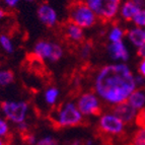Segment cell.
I'll list each match as a JSON object with an SVG mask.
<instances>
[{"mask_svg": "<svg viewBox=\"0 0 145 145\" xmlns=\"http://www.w3.org/2000/svg\"><path fill=\"white\" fill-rule=\"evenodd\" d=\"M94 92L110 106L127 102L137 88L135 75L126 63H113L99 68L93 79Z\"/></svg>", "mask_w": 145, "mask_h": 145, "instance_id": "obj_1", "label": "cell"}, {"mask_svg": "<svg viewBox=\"0 0 145 145\" xmlns=\"http://www.w3.org/2000/svg\"><path fill=\"white\" fill-rule=\"evenodd\" d=\"M52 119L58 128H71L80 125L84 117L78 110L76 103L66 102L56 110Z\"/></svg>", "mask_w": 145, "mask_h": 145, "instance_id": "obj_2", "label": "cell"}, {"mask_svg": "<svg viewBox=\"0 0 145 145\" xmlns=\"http://www.w3.org/2000/svg\"><path fill=\"white\" fill-rule=\"evenodd\" d=\"M97 16L91 8L84 1L73 3L69 9V22L77 24L83 29L94 27L97 22Z\"/></svg>", "mask_w": 145, "mask_h": 145, "instance_id": "obj_3", "label": "cell"}, {"mask_svg": "<svg viewBox=\"0 0 145 145\" xmlns=\"http://www.w3.org/2000/svg\"><path fill=\"white\" fill-rule=\"evenodd\" d=\"M4 119L15 125L27 122L29 106L25 101H4L0 106Z\"/></svg>", "mask_w": 145, "mask_h": 145, "instance_id": "obj_4", "label": "cell"}, {"mask_svg": "<svg viewBox=\"0 0 145 145\" xmlns=\"http://www.w3.org/2000/svg\"><path fill=\"white\" fill-rule=\"evenodd\" d=\"M97 18L103 22H111L119 14L122 0H84Z\"/></svg>", "mask_w": 145, "mask_h": 145, "instance_id": "obj_5", "label": "cell"}, {"mask_svg": "<svg viewBox=\"0 0 145 145\" xmlns=\"http://www.w3.org/2000/svg\"><path fill=\"white\" fill-rule=\"evenodd\" d=\"M33 54L41 61H49L51 63L58 62L64 55V50L60 44L47 40H41L35 44Z\"/></svg>", "mask_w": 145, "mask_h": 145, "instance_id": "obj_6", "label": "cell"}, {"mask_svg": "<svg viewBox=\"0 0 145 145\" xmlns=\"http://www.w3.org/2000/svg\"><path fill=\"white\" fill-rule=\"evenodd\" d=\"M76 106L83 117H93L101 114L102 111V101L95 92H83L78 97Z\"/></svg>", "mask_w": 145, "mask_h": 145, "instance_id": "obj_7", "label": "cell"}, {"mask_svg": "<svg viewBox=\"0 0 145 145\" xmlns=\"http://www.w3.org/2000/svg\"><path fill=\"white\" fill-rule=\"evenodd\" d=\"M126 124L113 112H106L99 116V129L109 136H119L124 133Z\"/></svg>", "mask_w": 145, "mask_h": 145, "instance_id": "obj_8", "label": "cell"}, {"mask_svg": "<svg viewBox=\"0 0 145 145\" xmlns=\"http://www.w3.org/2000/svg\"><path fill=\"white\" fill-rule=\"evenodd\" d=\"M37 16L42 24L47 27H53L58 24V13L49 3H42L37 8Z\"/></svg>", "mask_w": 145, "mask_h": 145, "instance_id": "obj_9", "label": "cell"}, {"mask_svg": "<svg viewBox=\"0 0 145 145\" xmlns=\"http://www.w3.org/2000/svg\"><path fill=\"white\" fill-rule=\"evenodd\" d=\"M108 54L116 63H125L130 58L129 50L124 41L110 43L108 45Z\"/></svg>", "mask_w": 145, "mask_h": 145, "instance_id": "obj_10", "label": "cell"}, {"mask_svg": "<svg viewBox=\"0 0 145 145\" xmlns=\"http://www.w3.org/2000/svg\"><path fill=\"white\" fill-rule=\"evenodd\" d=\"M112 112L117 117H119V118L121 119L125 124L132 123L133 121L137 120L138 114H139V112L136 111L134 108H132L127 102L122 103V104L113 106V111Z\"/></svg>", "mask_w": 145, "mask_h": 145, "instance_id": "obj_11", "label": "cell"}, {"mask_svg": "<svg viewBox=\"0 0 145 145\" xmlns=\"http://www.w3.org/2000/svg\"><path fill=\"white\" fill-rule=\"evenodd\" d=\"M64 34H65L66 38L69 41L77 44L82 43L85 37L84 29L71 22H69L65 25V27H64Z\"/></svg>", "mask_w": 145, "mask_h": 145, "instance_id": "obj_12", "label": "cell"}, {"mask_svg": "<svg viewBox=\"0 0 145 145\" xmlns=\"http://www.w3.org/2000/svg\"><path fill=\"white\" fill-rule=\"evenodd\" d=\"M141 8H142L141 6H139L137 3H135L132 0H126L125 2L121 4L119 14L126 22H132L133 17Z\"/></svg>", "mask_w": 145, "mask_h": 145, "instance_id": "obj_13", "label": "cell"}, {"mask_svg": "<svg viewBox=\"0 0 145 145\" xmlns=\"http://www.w3.org/2000/svg\"><path fill=\"white\" fill-rule=\"evenodd\" d=\"M126 37L132 46L135 48H140L145 44V29L133 27L126 33Z\"/></svg>", "mask_w": 145, "mask_h": 145, "instance_id": "obj_14", "label": "cell"}, {"mask_svg": "<svg viewBox=\"0 0 145 145\" xmlns=\"http://www.w3.org/2000/svg\"><path fill=\"white\" fill-rule=\"evenodd\" d=\"M127 103L136 111L140 112L145 108V90L142 88H136L127 99Z\"/></svg>", "mask_w": 145, "mask_h": 145, "instance_id": "obj_15", "label": "cell"}, {"mask_svg": "<svg viewBox=\"0 0 145 145\" xmlns=\"http://www.w3.org/2000/svg\"><path fill=\"white\" fill-rule=\"evenodd\" d=\"M59 97H60V90L56 86H49L44 92V101L47 106H55L56 103L58 102Z\"/></svg>", "mask_w": 145, "mask_h": 145, "instance_id": "obj_16", "label": "cell"}, {"mask_svg": "<svg viewBox=\"0 0 145 145\" xmlns=\"http://www.w3.org/2000/svg\"><path fill=\"white\" fill-rule=\"evenodd\" d=\"M126 36V31H124L123 27L120 25H113L110 29L108 33V40L110 43H115V42L124 41V38Z\"/></svg>", "mask_w": 145, "mask_h": 145, "instance_id": "obj_17", "label": "cell"}, {"mask_svg": "<svg viewBox=\"0 0 145 145\" xmlns=\"http://www.w3.org/2000/svg\"><path fill=\"white\" fill-rule=\"evenodd\" d=\"M14 82V74L11 70L1 69L0 70V87H5Z\"/></svg>", "mask_w": 145, "mask_h": 145, "instance_id": "obj_18", "label": "cell"}, {"mask_svg": "<svg viewBox=\"0 0 145 145\" xmlns=\"http://www.w3.org/2000/svg\"><path fill=\"white\" fill-rule=\"evenodd\" d=\"M0 46H1L3 51L7 54H11L14 51L13 42L7 35H1L0 36Z\"/></svg>", "mask_w": 145, "mask_h": 145, "instance_id": "obj_19", "label": "cell"}, {"mask_svg": "<svg viewBox=\"0 0 145 145\" xmlns=\"http://www.w3.org/2000/svg\"><path fill=\"white\" fill-rule=\"evenodd\" d=\"M132 145H145V126L135 132L132 139Z\"/></svg>", "mask_w": 145, "mask_h": 145, "instance_id": "obj_20", "label": "cell"}, {"mask_svg": "<svg viewBox=\"0 0 145 145\" xmlns=\"http://www.w3.org/2000/svg\"><path fill=\"white\" fill-rule=\"evenodd\" d=\"M132 22H133L134 27L145 29V8L142 7L136 13L135 16L132 20Z\"/></svg>", "mask_w": 145, "mask_h": 145, "instance_id": "obj_21", "label": "cell"}, {"mask_svg": "<svg viewBox=\"0 0 145 145\" xmlns=\"http://www.w3.org/2000/svg\"><path fill=\"white\" fill-rule=\"evenodd\" d=\"M9 131L10 126L8 121L6 119L0 117V138L4 139L5 137H7V135L9 134Z\"/></svg>", "mask_w": 145, "mask_h": 145, "instance_id": "obj_22", "label": "cell"}, {"mask_svg": "<svg viewBox=\"0 0 145 145\" xmlns=\"http://www.w3.org/2000/svg\"><path fill=\"white\" fill-rule=\"evenodd\" d=\"M92 52V45L90 43H83L80 48V57L81 59L89 58Z\"/></svg>", "mask_w": 145, "mask_h": 145, "instance_id": "obj_23", "label": "cell"}, {"mask_svg": "<svg viewBox=\"0 0 145 145\" xmlns=\"http://www.w3.org/2000/svg\"><path fill=\"white\" fill-rule=\"evenodd\" d=\"M36 145H58V142L53 136H44L37 140Z\"/></svg>", "mask_w": 145, "mask_h": 145, "instance_id": "obj_24", "label": "cell"}, {"mask_svg": "<svg viewBox=\"0 0 145 145\" xmlns=\"http://www.w3.org/2000/svg\"><path fill=\"white\" fill-rule=\"evenodd\" d=\"M22 0H2L3 4L8 8H15L17 7L20 3L22 2Z\"/></svg>", "mask_w": 145, "mask_h": 145, "instance_id": "obj_25", "label": "cell"}, {"mask_svg": "<svg viewBox=\"0 0 145 145\" xmlns=\"http://www.w3.org/2000/svg\"><path fill=\"white\" fill-rule=\"evenodd\" d=\"M37 140H38V139H37L36 136L33 135V134H27V135H24V141L29 145H36Z\"/></svg>", "mask_w": 145, "mask_h": 145, "instance_id": "obj_26", "label": "cell"}, {"mask_svg": "<svg viewBox=\"0 0 145 145\" xmlns=\"http://www.w3.org/2000/svg\"><path fill=\"white\" fill-rule=\"evenodd\" d=\"M138 74L145 78V59H141L139 65H138Z\"/></svg>", "mask_w": 145, "mask_h": 145, "instance_id": "obj_27", "label": "cell"}, {"mask_svg": "<svg viewBox=\"0 0 145 145\" xmlns=\"http://www.w3.org/2000/svg\"><path fill=\"white\" fill-rule=\"evenodd\" d=\"M135 81L137 84V88H142L145 85V78H143L141 75H135Z\"/></svg>", "mask_w": 145, "mask_h": 145, "instance_id": "obj_28", "label": "cell"}, {"mask_svg": "<svg viewBox=\"0 0 145 145\" xmlns=\"http://www.w3.org/2000/svg\"><path fill=\"white\" fill-rule=\"evenodd\" d=\"M137 55L139 56L141 59H145V44L142 47L137 49Z\"/></svg>", "mask_w": 145, "mask_h": 145, "instance_id": "obj_29", "label": "cell"}, {"mask_svg": "<svg viewBox=\"0 0 145 145\" xmlns=\"http://www.w3.org/2000/svg\"><path fill=\"white\" fill-rule=\"evenodd\" d=\"M17 128L20 129V131H22V132H25V131L27 130V128H29V125H27V122H24V123H22V124H18V125H17Z\"/></svg>", "mask_w": 145, "mask_h": 145, "instance_id": "obj_30", "label": "cell"}, {"mask_svg": "<svg viewBox=\"0 0 145 145\" xmlns=\"http://www.w3.org/2000/svg\"><path fill=\"white\" fill-rule=\"evenodd\" d=\"M6 15H7V13H6V11H5L3 8L0 7V20H3L4 17H6Z\"/></svg>", "mask_w": 145, "mask_h": 145, "instance_id": "obj_31", "label": "cell"}, {"mask_svg": "<svg viewBox=\"0 0 145 145\" xmlns=\"http://www.w3.org/2000/svg\"><path fill=\"white\" fill-rule=\"evenodd\" d=\"M132 1H134L135 3H137L139 6H141V7H143V5H144V0H132Z\"/></svg>", "mask_w": 145, "mask_h": 145, "instance_id": "obj_32", "label": "cell"}, {"mask_svg": "<svg viewBox=\"0 0 145 145\" xmlns=\"http://www.w3.org/2000/svg\"><path fill=\"white\" fill-rule=\"evenodd\" d=\"M69 145H80V142L76 140V141H73V142H71Z\"/></svg>", "mask_w": 145, "mask_h": 145, "instance_id": "obj_33", "label": "cell"}, {"mask_svg": "<svg viewBox=\"0 0 145 145\" xmlns=\"http://www.w3.org/2000/svg\"><path fill=\"white\" fill-rule=\"evenodd\" d=\"M0 145H6L5 144V141L3 138H0Z\"/></svg>", "mask_w": 145, "mask_h": 145, "instance_id": "obj_34", "label": "cell"}, {"mask_svg": "<svg viewBox=\"0 0 145 145\" xmlns=\"http://www.w3.org/2000/svg\"><path fill=\"white\" fill-rule=\"evenodd\" d=\"M22 1H25V2H33L34 0H22Z\"/></svg>", "mask_w": 145, "mask_h": 145, "instance_id": "obj_35", "label": "cell"}]
</instances>
